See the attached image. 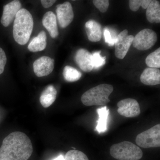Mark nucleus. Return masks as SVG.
<instances>
[{"mask_svg": "<svg viewBox=\"0 0 160 160\" xmlns=\"http://www.w3.org/2000/svg\"><path fill=\"white\" fill-rule=\"evenodd\" d=\"M7 62V58L5 51L0 47V75L3 73Z\"/></svg>", "mask_w": 160, "mask_h": 160, "instance_id": "nucleus-27", "label": "nucleus"}, {"mask_svg": "<svg viewBox=\"0 0 160 160\" xmlns=\"http://www.w3.org/2000/svg\"><path fill=\"white\" fill-rule=\"evenodd\" d=\"M46 39V32L44 31H41L37 36L32 40L28 45V49L32 52L42 51L46 49L47 45Z\"/></svg>", "mask_w": 160, "mask_h": 160, "instance_id": "nucleus-17", "label": "nucleus"}, {"mask_svg": "<svg viewBox=\"0 0 160 160\" xmlns=\"http://www.w3.org/2000/svg\"><path fill=\"white\" fill-rule=\"evenodd\" d=\"M136 143L143 148H155L160 146V124L143 132L137 136Z\"/></svg>", "mask_w": 160, "mask_h": 160, "instance_id": "nucleus-5", "label": "nucleus"}, {"mask_svg": "<svg viewBox=\"0 0 160 160\" xmlns=\"http://www.w3.org/2000/svg\"><path fill=\"white\" fill-rule=\"evenodd\" d=\"M113 90L112 85L101 84L86 91L82 95L81 101L86 106H106L110 102L109 96Z\"/></svg>", "mask_w": 160, "mask_h": 160, "instance_id": "nucleus-3", "label": "nucleus"}, {"mask_svg": "<svg viewBox=\"0 0 160 160\" xmlns=\"http://www.w3.org/2000/svg\"><path fill=\"white\" fill-rule=\"evenodd\" d=\"M92 2L101 12H105L107 11L109 6V1L108 0H93Z\"/></svg>", "mask_w": 160, "mask_h": 160, "instance_id": "nucleus-26", "label": "nucleus"}, {"mask_svg": "<svg viewBox=\"0 0 160 160\" xmlns=\"http://www.w3.org/2000/svg\"><path fill=\"white\" fill-rule=\"evenodd\" d=\"M140 80L144 85L155 86L160 83V70L157 68H146L140 77Z\"/></svg>", "mask_w": 160, "mask_h": 160, "instance_id": "nucleus-13", "label": "nucleus"}, {"mask_svg": "<svg viewBox=\"0 0 160 160\" xmlns=\"http://www.w3.org/2000/svg\"><path fill=\"white\" fill-rule=\"evenodd\" d=\"M146 10V18L150 23L160 22V5L158 1H151Z\"/></svg>", "mask_w": 160, "mask_h": 160, "instance_id": "nucleus-18", "label": "nucleus"}, {"mask_svg": "<svg viewBox=\"0 0 160 160\" xmlns=\"http://www.w3.org/2000/svg\"><path fill=\"white\" fill-rule=\"evenodd\" d=\"M85 29L90 42H96L101 40L102 37V26L94 20H90L85 24Z\"/></svg>", "mask_w": 160, "mask_h": 160, "instance_id": "nucleus-14", "label": "nucleus"}, {"mask_svg": "<svg viewBox=\"0 0 160 160\" xmlns=\"http://www.w3.org/2000/svg\"><path fill=\"white\" fill-rule=\"evenodd\" d=\"M22 8L19 1H13L5 5L3 7L2 16L1 22L4 27H8L15 19L18 12Z\"/></svg>", "mask_w": 160, "mask_h": 160, "instance_id": "nucleus-11", "label": "nucleus"}, {"mask_svg": "<svg viewBox=\"0 0 160 160\" xmlns=\"http://www.w3.org/2000/svg\"><path fill=\"white\" fill-rule=\"evenodd\" d=\"M157 40V35L153 30L149 29H144L134 37L132 44L137 49L144 51L154 46Z\"/></svg>", "mask_w": 160, "mask_h": 160, "instance_id": "nucleus-6", "label": "nucleus"}, {"mask_svg": "<svg viewBox=\"0 0 160 160\" xmlns=\"http://www.w3.org/2000/svg\"><path fill=\"white\" fill-rule=\"evenodd\" d=\"M65 160H89L84 152L77 150L67 152L65 156Z\"/></svg>", "mask_w": 160, "mask_h": 160, "instance_id": "nucleus-22", "label": "nucleus"}, {"mask_svg": "<svg viewBox=\"0 0 160 160\" xmlns=\"http://www.w3.org/2000/svg\"><path fill=\"white\" fill-rule=\"evenodd\" d=\"M0 160H6V159H4L2 158H0Z\"/></svg>", "mask_w": 160, "mask_h": 160, "instance_id": "nucleus-30", "label": "nucleus"}, {"mask_svg": "<svg viewBox=\"0 0 160 160\" xmlns=\"http://www.w3.org/2000/svg\"><path fill=\"white\" fill-rule=\"evenodd\" d=\"M98 119L97 121V125L96 130L99 133L105 132L107 130V123L109 117V109L105 106L97 109Z\"/></svg>", "mask_w": 160, "mask_h": 160, "instance_id": "nucleus-19", "label": "nucleus"}, {"mask_svg": "<svg viewBox=\"0 0 160 160\" xmlns=\"http://www.w3.org/2000/svg\"><path fill=\"white\" fill-rule=\"evenodd\" d=\"M146 65L150 68H160V48L152 52L147 57L146 59Z\"/></svg>", "mask_w": 160, "mask_h": 160, "instance_id": "nucleus-21", "label": "nucleus"}, {"mask_svg": "<svg viewBox=\"0 0 160 160\" xmlns=\"http://www.w3.org/2000/svg\"><path fill=\"white\" fill-rule=\"evenodd\" d=\"M57 95V90L52 86H47L42 92L40 97L41 105L44 108H48L51 106L55 101Z\"/></svg>", "mask_w": 160, "mask_h": 160, "instance_id": "nucleus-16", "label": "nucleus"}, {"mask_svg": "<svg viewBox=\"0 0 160 160\" xmlns=\"http://www.w3.org/2000/svg\"><path fill=\"white\" fill-rule=\"evenodd\" d=\"M33 152L29 138L21 132H14L3 140L0 158L6 160H28Z\"/></svg>", "mask_w": 160, "mask_h": 160, "instance_id": "nucleus-1", "label": "nucleus"}, {"mask_svg": "<svg viewBox=\"0 0 160 160\" xmlns=\"http://www.w3.org/2000/svg\"><path fill=\"white\" fill-rule=\"evenodd\" d=\"M134 37L128 35L127 29L123 30L118 35L115 45L116 57L120 59H123L129 51V48L132 43Z\"/></svg>", "mask_w": 160, "mask_h": 160, "instance_id": "nucleus-7", "label": "nucleus"}, {"mask_svg": "<svg viewBox=\"0 0 160 160\" xmlns=\"http://www.w3.org/2000/svg\"><path fill=\"white\" fill-rule=\"evenodd\" d=\"M151 2V0H130L129 1V8L134 12L137 11L140 6L146 9Z\"/></svg>", "mask_w": 160, "mask_h": 160, "instance_id": "nucleus-23", "label": "nucleus"}, {"mask_svg": "<svg viewBox=\"0 0 160 160\" xmlns=\"http://www.w3.org/2000/svg\"><path fill=\"white\" fill-rule=\"evenodd\" d=\"M52 160H65V158H64V157H63V155H61L59 156L58 157Z\"/></svg>", "mask_w": 160, "mask_h": 160, "instance_id": "nucleus-29", "label": "nucleus"}, {"mask_svg": "<svg viewBox=\"0 0 160 160\" xmlns=\"http://www.w3.org/2000/svg\"><path fill=\"white\" fill-rule=\"evenodd\" d=\"M56 1L54 0H42L41 1V2L42 3V5L44 8H48L49 7L52 6L56 2Z\"/></svg>", "mask_w": 160, "mask_h": 160, "instance_id": "nucleus-28", "label": "nucleus"}, {"mask_svg": "<svg viewBox=\"0 0 160 160\" xmlns=\"http://www.w3.org/2000/svg\"><path fill=\"white\" fill-rule=\"evenodd\" d=\"M43 26L49 32L52 38L57 37L59 34L56 16L52 12H46L42 19Z\"/></svg>", "mask_w": 160, "mask_h": 160, "instance_id": "nucleus-15", "label": "nucleus"}, {"mask_svg": "<svg viewBox=\"0 0 160 160\" xmlns=\"http://www.w3.org/2000/svg\"><path fill=\"white\" fill-rule=\"evenodd\" d=\"M110 153L118 160H139L143 156L142 149L128 141L112 145L110 148Z\"/></svg>", "mask_w": 160, "mask_h": 160, "instance_id": "nucleus-4", "label": "nucleus"}, {"mask_svg": "<svg viewBox=\"0 0 160 160\" xmlns=\"http://www.w3.org/2000/svg\"><path fill=\"white\" fill-rule=\"evenodd\" d=\"M75 61L80 69L85 72H89L93 69L92 54L86 49H78L75 56Z\"/></svg>", "mask_w": 160, "mask_h": 160, "instance_id": "nucleus-12", "label": "nucleus"}, {"mask_svg": "<svg viewBox=\"0 0 160 160\" xmlns=\"http://www.w3.org/2000/svg\"><path fill=\"white\" fill-rule=\"evenodd\" d=\"M104 35L105 42L109 46H114L118 36L115 32L108 28H106L104 30Z\"/></svg>", "mask_w": 160, "mask_h": 160, "instance_id": "nucleus-24", "label": "nucleus"}, {"mask_svg": "<svg viewBox=\"0 0 160 160\" xmlns=\"http://www.w3.org/2000/svg\"><path fill=\"white\" fill-rule=\"evenodd\" d=\"M93 57V64L94 67L93 69H98L100 67L104 66L106 64V57L101 56V51L95 52L92 54Z\"/></svg>", "mask_w": 160, "mask_h": 160, "instance_id": "nucleus-25", "label": "nucleus"}, {"mask_svg": "<svg viewBox=\"0 0 160 160\" xmlns=\"http://www.w3.org/2000/svg\"><path fill=\"white\" fill-rule=\"evenodd\" d=\"M119 114L127 118L136 117L141 113L139 104L132 98H126L118 103Z\"/></svg>", "mask_w": 160, "mask_h": 160, "instance_id": "nucleus-8", "label": "nucleus"}, {"mask_svg": "<svg viewBox=\"0 0 160 160\" xmlns=\"http://www.w3.org/2000/svg\"><path fill=\"white\" fill-rule=\"evenodd\" d=\"M64 79L68 82H75L81 78L82 73L77 69L71 66H67L65 67L63 72Z\"/></svg>", "mask_w": 160, "mask_h": 160, "instance_id": "nucleus-20", "label": "nucleus"}, {"mask_svg": "<svg viewBox=\"0 0 160 160\" xmlns=\"http://www.w3.org/2000/svg\"><path fill=\"white\" fill-rule=\"evenodd\" d=\"M56 11L58 22L62 28H66L73 21L74 13L71 3L69 2L58 5Z\"/></svg>", "mask_w": 160, "mask_h": 160, "instance_id": "nucleus-9", "label": "nucleus"}, {"mask_svg": "<svg viewBox=\"0 0 160 160\" xmlns=\"http://www.w3.org/2000/svg\"><path fill=\"white\" fill-rule=\"evenodd\" d=\"M54 60L47 56H43L36 60L33 64V71L38 77L49 75L54 69Z\"/></svg>", "mask_w": 160, "mask_h": 160, "instance_id": "nucleus-10", "label": "nucleus"}, {"mask_svg": "<svg viewBox=\"0 0 160 160\" xmlns=\"http://www.w3.org/2000/svg\"><path fill=\"white\" fill-rule=\"evenodd\" d=\"M33 21L32 16L27 9H21L16 16L13 23L14 40L20 45L27 44L32 32Z\"/></svg>", "mask_w": 160, "mask_h": 160, "instance_id": "nucleus-2", "label": "nucleus"}]
</instances>
